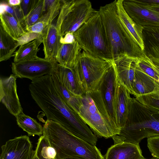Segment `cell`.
Here are the masks:
<instances>
[{
    "mask_svg": "<svg viewBox=\"0 0 159 159\" xmlns=\"http://www.w3.org/2000/svg\"><path fill=\"white\" fill-rule=\"evenodd\" d=\"M113 63L83 51L80 52L73 68L85 93L98 89L101 80Z\"/></svg>",
    "mask_w": 159,
    "mask_h": 159,
    "instance_id": "8992f818",
    "label": "cell"
},
{
    "mask_svg": "<svg viewBox=\"0 0 159 159\" xmlns=\"http://www.w3.org/2000/svg\"><path fill=\"white\" fill-rule=\"evenodd\" d=\"M0 25L4 30L16 41L27 33L21 25L6 12L0 13Z\"/></svg>",
    "mask_w": 159,
    "mask_h": 159,
    "instance_id": "603a6c76",
    "label": "cell"
},
{
    "mask_svg": "<svg viewBox=\"0 0 159 159\" xmlns=\"http://www.w3.org/2000/svg\"><path fill=\"white\" fill-rule=\"evenodd\" d=\"M158 81H159V79H158Z\"/></svg>",
    "mask_w": 159,
    "mask_h": 159,
    "instance_id": "b9f144b4",
    "label": "cell"
},
{
    "mask_svg": "<svg viewBox=\"0 0 159 159\" xmlns=\"http://www.w3.org/2000/svg\"><path fill=\"white\" fill-rule=\"evenodd\" d=\"M45 12V0H34L30 12L25 18V30L38 21Z\"/></svg>",
    "mask_w": 159,
    "mask_h": 159,
    "instance_id": "83f0119b",
    "label": "cell"
},
{
    "mask_svg": "<svg viewBox=\"0 0 159 159\" xmlns=\"http://www.w3.org/2000/svg\"><path fill=\"white\" fill-rule=\"evenodd\" d=\"M75 41L73 35L70 33L66 34L64 37H61L60 40L61 44H67L72 43Z\"/></svg>",
    "mask_w": 159,
    "mask_h": 159,
    "instance_id": "d6a6232c",
    "label": "cell"
},
{
    "mask_svg": "<svg viewBox=\"0 0 159 159\" xmlns=\"http://www.w3.org/2000/svg\"><path fill=\"white\" fill-rule=\"evenodd\" d=\"M0 13L5 12L11 15L25 29V17L20 5L11 6L8 4L6 1H2L0 2Z\"/></svg>",
    "mask_w": 159,
    "mask_h": 159,
    "instance_id": "f546056e",
    "label": "cell"
},
{
    "mask_svg": "<svg viewBox=\"0 0 159 159\" xmlns=\"http://www.w3.org/2000/svg\"><path fill=\"white\" fill-rule=\"evenodd\" d=\"M134 87L139 93L144 94L145 93V89L143 85L141 82L138 80L136 78L134 83L133 89Z\"/></svg>",
    "mask_w": 159,
    "mask_h": 159,
    "instance_id": "836d02e7",
    "label": "cell"
},
{
    "mask_svg": "<svg viewBox=\"0 0 159 159\" xmlns=\"http://www.w3.org/2000/svg\"><path fill=\"white\" fill-rule=\"evenodd\" d=\"M34 152L39 159H58L56 150L43 135L39 139Z\"/></svg>",
    "mask_w": 159,
    "mask_h": 159,
    "instance_id": "f1b7e54d",
    "label": "cell"
},
{
    "mask_svg": "<svg viewBox=\"0 0 159 159\" xmlns=\"http://www.w3.org/2000/svg\"><path fill=\"white\" fill-rule=\"evenodd\" d=\"M68 0H62L60 13L42 35L44 58L55 59L61 45V27L66 15Z\"/></svg>",
    "mask_w": 159,
    "mask_h": 159,
    "instance_id": "30bf717a",
    "label": "cell"
},
{
    "mask_svg": "<svg viewBox=\"0 0 159 159\" xmlns=\"http://www.w3.org/2000/svg\"><path fill=\"white\" fill-rule=\"evenodd\" d=\"M19 46L18 41L9 35L0 25V61H6L13 56Z\"/></svg>",
    "mask_w": 159,
    "mask_h": 159,
    "instance_id": "d4e9b609",
    "label": "cell"
},
{
    "mask_svg": "<svg viewBox=\"0 0 159 159\" xmlns=\"http://www.w3.org/2000/svg\"><path fill=\"white\" fill-rule=\"evenodd\" d=\"M142 159H159V158H157V157H152L151 158H150V159H147V158H145L144 157Z\"/></svg>",
    "mask_w": 159,
    "mask_h": 159,
    "instance_id": "60d3db41",
    "label": "cell"
},
{
    "mask_svg": "<svg viewBox=\"0 0 159 159\" xmlns=\"http://www.w3.org/2000/svg\"><path fill=\"white\" fill-rule=\"evenodd\" d=\"M81 50L75 40L70 43L61 44L55 59L63 66L73 68Z\"/></svg>",
    "mask_w": 159,
    "mask_h": 159,
    "instance_id": "7402d4cb",
    "label": "cell"
},
{
    "mask_svg": "<svg viewBox=\"0 0 159 159\" xmlns=\"http://www.w3.org/2000/svg\"><path fill=\"white\" fill-rule=\"evenodd\" d=\"M63 159H81L78 158L76 157H68L67 158H64Z\"/></svg>",
    "mask_w": 159,
    "mask_h": 159,
    "instance_id": "f35d334b",
    "label": "cell"
},
{
    "mask_svg": "<svg viewBox=\"0 0 159 159\" xmlns=\"http://www.w3.org/2000/svg\"><path fill=\"white\" fill-rule=\"evenodd\" d=\"M0 159H30L34 150L29 136L16 137L1 147Z\"/></svg>",
    "mask_w": 159,
    "mask_h": 159,
    "instance_id": "4fadbf2b",
    "label": "cell"
},
{
    "mask_svg": "<svg viewBox=\"0 0 159 159\" xmlns=\"http://www.w3.org/2000/svg\"><path fill=\"white\" fill-rule=\"evenodd\" d=\"M42 43V38L40 37L19 46L14 54L13 62L26 61L37 57L40 50L39 47Z\"/></svg>",
    "mask_w": 159,
    "mask_h": 159,
    "instance_id": "cb8c5ba5",
    "label": "cell"
},
{
    "mask_svg": "<svg viewBox=\"0 0 159 159\" xmlns=\"http://www.w3.org/2000/svg\"><path fill=\"white\" fill-rule=\"evenodd\" d=\"M51 75L55 88L61 97L71 109L78 114L82 104L81 97L76 96L69 91L52 72Z\"/></svg>",
    "mask_w": 159,
    "mask_h": 159,
    "instance_id": "484cf974",
    "label": "cell"
},
{
    "mask_svg": "<svg viewBox=\"0 0 159 159\" xmlns=\"http://www.w3.org/2000/svg\"><path fill=\"white\" fill-rule=\"evenodd\" d=\"M119 80L113 63L101 80L98 89L100 92L110 116L117 125L115 100Z\"/></svg>",
    "mask_w": 159,
    "mask_h": 159,
    "instance_id": "7c38bea8",
    "label": "cell"
},
{
    "mask_svg": "<svg viewBox=\"0 0 159 159\" xmlns=\"http://www.w3.org/2000/svg\"><path fill=\"white\" fill-rule=\"evenodd\" d=\"M43 127V135L56 150L58 159H104L96 146L71 134L57 122L47 120Z\"/></svg>",
    "mask_w": 159,
    "mask_h": 159,
    "instance_id": "7a4b0ae2",
    "label": "cell"
},
{
    "mask_svg": "<svg viewBox=\"0 0 159 159\" xmlns=\"http://www.w3.org/2000/svg\"><path fill=\"white\" fill-rule=\"evenodd\" d=\"M116 1L101 6L98 10L114 61L126 56L139 57L143 51L134 44L121 23L116 11Z\"/></svg>",
    "mask_w": 159,
    "mask_h": 159,
    "instance_id": "3957f363",
    "label": "cell"
},
{
    "mask_svg": "<svg viewBox=\"0 0 159 159\" xmlns=\"http://www.w3.org/2000/svg\"><path fill=\"white\" fill-rule=\"evenodd\" d=\"M81 102L78 115L95 134L107 139L119 134L98 90L84 93Z\"/></svg>",
    "mask_w": 159,
    "mask_h": 159,
    "instance_id": "277c9868",
    "label": "cell"
},
{
    "mask_svg": "<svg viewBox=\"0 0 159 159\" xmlns=\"http://www.w3.org/2000/svg\"><path fill=\"white\" fill-rule=\"evenodd\" d=\"M29 89L32 98L44 112L47 120L57 122L71 134L90 144L95 141L96 136L61 97L51 75L32 80Z\"/></svg>",
    "mask_w": 159,
    "mask_h": 159,
    "instance_id": "6da1fadb",
    "label": "cell"
},
{
    "mask_svg": "<svg viewBox=\"0 0 159 159\" xmlns=\"http://www.w3.org/2000/svg\"><path fill=\"white\" fill-rule=\"evenodd\" d=\"M6 1L10 6H16L20 5L21 0H8Z\"/></svg>",
    "mask_w": 159,
    "mask_h": 159,
    "instance_id": "8d00e7d4",
    "label": "cell"
},
{
    "mask_svg": "<svg viewBox=\"0 0 159 159\" xmlns=\"http://www.w3.org/2000/svg\"><path fill=\"white\" fill-rule=\"evenodd\" d=\"M16 78L13 74L0 78V101L15 117L23 112L17 92Z\"/></svg>",
    "mask_w": 159,
    "mask_h": 159,
    "instance_id": "8fae6325",
    "label": "cell"
},
{
    "mask_svg": "<svg viewBox=\"0 0 159 159\" xmlns=\"http://www.w3.org/2000/svg\"><path fill=\"white\" fill-rule=\"evenodd\" d=\"M57 62L55 59L37 57L26 61L12 62V72L16 78H26L32 80L47 75H51Z\"/></svg>",
    "mask_w": 159,
    "mask_h": 159,
    "instance_id": "ba28073f",
    "label": "cell"
},
{
    "mask_svg": "<svg viewBox=\"0 0 159 159\" xmlns=\"http://www.w3.org/2000/svg\"><path fill=\"white\" fill-rule=\"evenodd\" d=\"M135 1L137 2L159 14V6H152L144 4L138 2L137 0H135Z\"/></svg>",
    "mask_w": 159,
    "mask_h": 159,
    "instance_id": "d590c367",
    "label": "cell"
},
{
    "mask_svg": "<svg viewBox=\"0 0 159 159\" xmlns=\"http://www.w3.org/2000/svg\"><path fill=\"white\" fill-rule=\"evenodd\" d=\"M88 0H68L66 15L61 27V35L73 34L97 11Z\"/></svg>",
    "mask_w": 159,
    "mask_h": 159,
    "instance_id": "52a82bcc",
    "label": "cell"
},
{
    "mask_svg": "<svg viewBox=\"0 0 159 159\" xmlns=\"http://www.w3.org/2000/svg\"><path fill=\"white\" fill-rule=\"evenodd\" d=\"M52 72L61 84L75 95L81 97L85 93L73 68L63 66L57 62Z\"/></svg>",
    "mask_w": 159,
    "mask_h": 159,
    "instance_id": "9a60e30c",
    "label": "cell"
},
{
    "mask_svg": "<svg viewBox=\"0 0 159 159\" xmlns=\"http://www.w3.org/2000/svg\"><path fill=\"white\" fill-rule=\"evenodd\" d=\"M34 2V0H21L20 6L25 17L30 12Z\"/></svg>",
    "mask_w": 159,
    "mask_h": 159,
    "instance_id": "1f68e13d",
    "label": "cell"
},
{
    "mask_svg": "<svg viewBox=\"0 0 159 159\" xmlns=\"http://www.w3.org/2000/svg\"><path fill=\"white\" fill-rule=\"evenodd\" d=\"M156 135H159V120L154 118L137 122L127 121L118 134L124 142L135 144Z\"/></svg>",
    "mask_w": 159,
    "mask_h": 159,
    "instance_id": "9c48e42d",
    "label": "cell"
},
{
    "mask_svg": "<svg viewBox=\"0 0 159 159\" xmlns=\"http://www.w3.org/2000/svg\"><path fill=\"white\" fill-rule=\"evenodd\" d=\"M104 159H142L144 157L139 144L114 143L104 156Z\"/></svg>",
    "mask_w": 159,
    "mask_h": 159,
    "instance_id": "d6986e66",
    "label": "cell"
},
{
    "mask_svg": "<svg viewBox=\"0 0 159 159\" xmlns=\"http://www.w3.org/2000/svg\"><path fill=\"white\" fill-rule=\"evenodd\" d=\"M129 92L119 80L115 100V107L116 124L120 130L124 127L129 114L130 104Z\"/></svg>",
    "mask_w": 159,
    "mask_h": 159,
    "instance_id": "ac0fdd59",
    "label": "cell"
},
{
    "mask_svg": "<svg viewBox=\"0 0 159 159\" xmlns=\"http://www.w3.org/2000/svg\"><path fill=\"white\" fill-rule=\"evenodd\" d=\"M123 7L129 17L136 24L142 26L159 27V14L135 0H123Z\"/></svg>",
    "mask_w": 159,
    "mask_h": 159,
    "instance_id": "5bb4252c",
    "label": "cell"
},
{
    "mask_svg": "<svg viewBox=\"0 0 159 159\" xmlns=\"http://www.w3.org/2000/svg\"><path fill=\"white\" fill-rule=\"evenodd\" d=\"M62 4V0H54L39 21L26 29L27 32L38 34L42 36L59 15Z\"/></svg>",
    "mask_w": 159,
    "mask_h": 159,
    "instance_id": "ffe728a7",
    "label": "cell"
},
{
    "mask_svg": "<svg viewBox=\"0 0 159 159\" xmlns=\"http://www.w3.org/2000/svg\"><path fill=\"white\" fill-rule=\"evenodd\" d=\"M154 104L159 107V100H157L154 101Z\"/></svg>",
    "mask_w": 159,
    "mask_h": 159,
    "instance_id": "ab89813d",
    "label": "cell"
},
{
    "mask_svg": "<svg viewBox=\"0 0 159 159\" xmlns=\"http://www.w3.org/2000/svg\"><path fill=\"white\" fill-rule=\"evenodd\" d=\"M138 2L148 5L159 6V0H137Z\"/></svg>",
    "mask_w": 159,
    "mask_h": 159,
    "instance_id": "e575fe53",
    "label": "cell"
},
{
    "mask_svg": "<svg viewBox=\"0 0 159 159\" xmlns=\"http://www.w3.org/2000/svg\"><path fill=\"white\" fill-rule=\"evenodd\" d=\"M81 49L93 56L113 63L106 32L99 11L73 34Z\"/></svg>",
    "mask_w": 159,
    "mask_h": 159,
    "instance_id": "5b68a950",
    "label": "cell"
},
{
    "mask_svg": "<svg viewBox=\"0 0 159 159\" xmlns=\"http://www.w3.org/2000/svg\"><path fill=\"white\" fill-rule=\"evenodd\" d=\"M17 124L28 134V136L35 135L40 137L43 134V127L36 120L23 112L16 117Z\"/></svg>",
    "mask_w": 159,
    "mask_h": 159,
    "instance_id": "4316f807",
    "label": "cell"
},
{
    "mask_svg": "<svg viewBox=\"0 0 159 159\" xmlns=\"http://www.w3.org/2000/svg\"><path fill=\"white\" fill-rule=\"evenodd\" d=\"M123 0L116 1L117 13L120 20L130 39L143 52L144 45L143 37V27L135 23L128 15L123 5Z\"/></svg>",
    "mask_w": 159,
    "mask_h": 159,
    "instance_id": "2e32d148",
    "label": "cell"
},
{
    "mask_svg": "<svg viewBox=\"0 0 159 159\" xmlns=\"http://www.w3.org/2000/svg\"><path fill=\"white\" fill-rule=\"evenodd\" d=\"M137 57L126 56L114 61L119 79L129 92L133 90Z\"/></svg>",
    "mask_w": 159,
    "mask_h": 159,
    "instance_id": "e0dca14e",
    "label": "cell"
},
{
    "mask_svg": "<svg viewBox=\"0 0 159 159\" xmlns=\"http://www.w3.org/2000/svg\"><path fill=\"white\" fill-rule=\"evenodd\" d=\"M30 159H39L36 155L34 150V151Z\"/></svg>",
    "mask_w": 159,
    "mask_h": 159,
    "instance_id": "74e56055",
    "label": "cell"
},
{
    "mask_svg": "<svg viewBox=\"0 0 159 159\" xmlns=\"http://www.w3.org/2000/svg\"><path fill=\"white\" fill-rule=\"evenodd\" d=\"M144 53L149 58L159 59V27H143Z\"/></svg>",
    "mask_w": 159,
    "mask_h": 159,
    "instance_id": "44dd1931",
    "label": "cell"
},
{
    "mask_svg": "<svg viewBox=\"0 0 159 159\" xmlns=\"http://www.w3.org/2000/svg\"><path fill=\"white\" fill-rule=\"evenodd\" d=\"M147 147L153 157L159 158V135L148 138Z\"/></svg>",
    "mask_w": 159,
    "mask_h": 159,
    "instance_id": "4dcf8cb0",
    "label": "cell"
}]
</instances>
